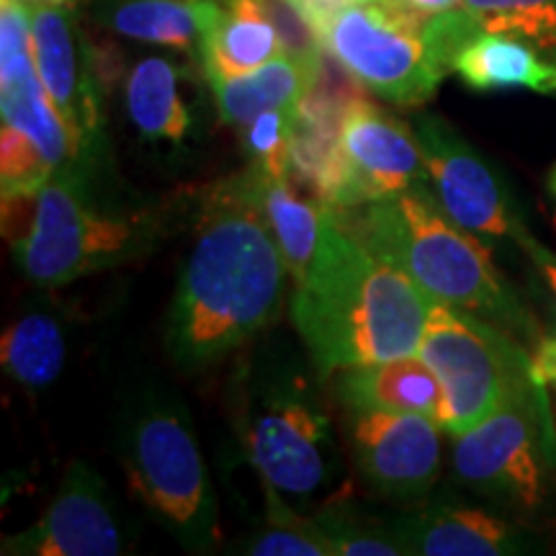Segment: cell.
<instances>
[{"instance_id":"6da1fadb","label":"cell","mask_w":556,"mask_h":556,"mask_svg":"<svg viewBox=\"0 0 556 556\" xmlns=\"http://www.w3.org/2000/svg\"><path fill=\"white\" fill-rule=\"evenodd\" d=\"M289 268L242 170L201 197L197 240L186 255L165 323V348L184 371L219 364L276 323Z\"/></svg>"},{"instance_id":"7a4b0ae2","label":"cell","mask_w":556,"mask_h":556,"mask_svg":"<svg viewBox=\"0 0 556 556\" xmlns=\"http://www.w3.org/2000/svg\"><path fill=\"white\" fill-rule=\"evenodd\" d=\"M109 168L111 160L78 157L31 197L3 201L26 214H3V232L34 287H65L144 258L186 217L178 199L163 204L109 191Z\"/></svg>"},{"instance_id":"3957f363","label":"cell","mask_w":556,"mask_h":556,"mask_svg":"<svg viewBox=\"0 0 556 556\" xmlns=\"http://www.w3.org/2000/svg\"><path fill=\"white\" fill-rule=\"evenodd\" d=\"M433 299L328 214L307 276L291 294V323L317 374L417 356Z\"/></svg>"},{"instance_id":"277c9868","label":"cell","mask_w":556,"mask_h":556,"mask_svg":"<svg viewBox=\"0 0 556 556\" xmlns=\"http://www.w3.org/2000/svg\"><path fill=\"white\" fill-rule=\"evenodd\" d=\"M336 219L433 302L475 312L531 348L541 325L500 274L492 248L448 217L430 186L340 208Z\"/></svg>"},{"instance_id":"5b68a950","label":"cell","mask_w":556,"mask_h":556,"mask_svg":"<svg viewBox=\"0 0 556 556\" xmlns=\"http://www.w3.org/2000/svg\"><path fill=\"white\" fill-rule=\"evenodd\" d=\"M309 356L270 338L235 368V430L255 471L299 503L338 495L340 451Z\"/></svg>"},{"instance_id":"8992f818","label":"cell","mask_w":556,"mask_h":556,"mask_svg":"<svg viewBox=\"0 0 556 556\" xmlns=\"http://www.w3.org/2000/svg\"><path fill=\"white\" fill-rule=\"evenodd\" d=\"M116 456L139 503L186 552L219 546V507L189 407L163 387L137 392L119 415Z\"/></svg>"},{"instance_id":"52a82bcc","label":"cell","mask_w":556,"mask_h":556,"mask_svg":"<svg viewBox=\"0 0 556 556\" xmlns=\"http://www.w3.org/2000/svg\"><path fill=\"white\" fill-rule=\"evenodd\" d=\"M548 402L546 387L536 381L454 435L456 482L516 518L546 516L556 500V428Z\"/></svg>"},{"instance_id":"ba28073f","label":"cell","mask_w":556,"mask_h":556,"mask_svg":"<svg viewBox=\"0 0 556 556\" xmlns=\"http://www.w3.org/2000/svg\"><path fill=\"white\" fill-rule=\"evenodd\" d=\"M443 387L441 428L462 435L536 384L531 348L475 312L433 302L420 351Z\"/></svg>"},{"instance_id":"9c48e42d","label":"cell","mask_w":556,"mask_h":556,"mask_svg":"<svg viewBox=\"0 0 556 556\" xmlns=\"http://www.w3.org/2000/svg\"><path fill=\"white\" fill-rule=\"evenodd\" d=\"M426 18L402 0H353L319 26V41L368 93L422 106L446 78L430 58Z\"/></svg>"},{"instance_id":"30bf717a","label":"cell","mask_w":556,"mask_h":556,"mask_svg":"<svg viewBox=\"0 0 556 556\" xmlns=\"http://www.w3.org/2000/svg\"><path fill=\"white\" fill-rule=\"evenodd\" d=\"M413 127L426 155L430 189L448 217L490 248H518L531 229L503 173L441 116L417 114Z\"/></svg>"},{"instance_id":"8fae6325","label":"cell","mask_w":556,"mask_h":556,"mask_svg":"<svg viewBox=\"0 0 556 556\" xmlns=\"http://www.w3.org/2000/svg\"><path fill=\"white\" fill-rule=\"evenodd\" d=\"M31 11L34 62L41 86L80 144V157L111 160L103 135V78L75 5L26 0Z\"/></svg>"},{"instance_id":"7c38bea8","label":"cell","mask_w":556,"mask_h":556,"mask_svg":"<svg viewBox=\"0 0 556 556\" xmlns=\"http://www.w3.org/2000/svg\"><path fill=\"white\" fill-rule=\"evenodd\" d=\"M438 420L417 413L345 409L348 454L368 492L400 503L428 497L443 469Z\"/></svg>"},{"instance_id":"4fadbf2b","label":"cell","mask_w":556,"mask_h":556,"mask_svg":"<svg viewBox=\"0 0 556 556\" xmlns=\"http://www.w3.org/2000/svg\"><path fill=\"white\" fill-rule=\"evenodd\" d=\"M0 193L26 199L80 157V144L39 73L0 83Z\"/></svg>"},{"instance_id":"5bb4252c","label":"cell","mask_w":556,"mask_h":556,"mask_svg":"<svg viewBox=\"0 0 556 556\" xmlns=\"http://www.w3.org/2000/svg\"><path fill=\"white\" fill-rule=\"evenodd\" d=\"M340 155L348 180L343 208L430 186L426 155L413 122H402L361 96L348 103L343 114Z\"/></svg>"},{"instance_id":"9a60e30c","label":"cell","mask_w":556,"mask_h":556,"mask_svg":"<svg viewBox=\"0 0 556 556\" xmlns=\"http://www.w3.org/2000/svg\"><path fill=\"white\" fill-rule=\"evenodd\" d=\"M124 528L109 486L86 462H73L60 479L50 507L37 523L3 541L13 556H116Z\"/></svg>"},{"instance_id":"2e32d148","label":"cell","mask_w":556,"mask_h":556,"mask_svg":"<svg viewBox=\"0 0 556 556\" xmlns=\"http://www.w3.org/2000/svg\"><path fill=\"white\" fill-rule=\"evenodd\" d=\"M405 556H516L533 548L531 533L482 507L430 503L392 518Z\"/></svg>"},{"instance_id":"e0dca14e","label":"cell","mask_w":556,"mask_h":556,"mask_svg":"<svg viewBox=\"0 0 556 556\" xmlns=\"http://www.w3.org/2000/svg\"><path fill=\"white\" fill-rule=\"evenodd\" d=\"M330 379L332 394L343 409H389V413H417L441 420L443 387L433 368L420 356L348 366Z\"/></svg>"},{"instance_id":"ac0fdd59","label":"cell","mask_w":556,"mask_h":556,"mask_svg":"<svg viewBox=\"0 0 556 556\" xmlns=\"http://www.w3.org/2000/svg\"><path fill=\"white\" fill-rule=\"evenodd\" d=\"M214 9V0H88V16L101 29L197 60Z\"/></svg>"},{"instance_id":"d6986e66","label":"cell","mask_w":556,"mask_h":556,"mask_svg":"<svg viewBox=\"0 0 556 556\" xmlns=\"http://www.w3.org/2000/svg\"><path fill=\"white\" fill-rule=\"evenodd\" d=\"M325 54L319 60L278 54L266 65L248 70V73L206 80L217 103L219 119L240 129L263 111L299 106L317 83Z\"/></svg>"},{"instance_id":"ffe728a7","label":"cell","mask_w":556,"mask_h":556,"mask_svg":"<svg viewBox=\"0 0 556 556\" xmlns=\"http://www.w3.org/2000/svg\"><path fill=\"white\" fill-rule=\"evenodd\" d=\"M184 70L165 54H144L127 70L124 106L139 137L152 144H184L193 135V111L184 99Z\"/></svg>"},{"instance_id":"44dd1931","label":"cell","mask_w":556,"mask_h":556,"mask_svg":"<svg viewBox=\"0 0 556 556\" xmlns=\"http://www.w3.org/2000/svg\"><path fill=\"white\" fill-rule=\"evenodd\" d=\"M253 173V191L270 232L281 248L289 276L302 281L315 261L319 240L330 208L317 199L299 197L294 184L287 176H270L258 165H248Z\"/></svg>"},{"instance_id":"7402d4cb","label":"cell","mask_w":556,"mask_h":556,"mask_svg":"<svg viewBox=\"0 0 556 556\" xmlns=\"http://www.w3.org/2000/svg\"><path fill=\"white\" fill-rule=\"evenodd\" d=\"M454 73L471 90L526 88L541 96H556V65L541 58L523 41L503 34H479L471 39L454 62Z\"/></svg>"},{"instance_id":"603a6c76","label":"cell","mask_w":556,"mask_h":556,"mask_svg":"<svg viewBox=\"0 0 556 556\" xmlns=\"http://www.w3.org/2000/svg\"><path fill=\"white\" fill-rule=\"evenodd\" d=\"M67 361V330L58 312L34 307L18 315L0 338V364L18 387L45 389Z\"/></svg>"},{"instance_id":"cb8c5ba5","label":"cell","mask_w":556,"mask_h":556,"mask_svg":"<svg viewBox=\"0 0 556 556\" xmlns=\"http://www.w3.org/2000/svg\"><path fill=\"white\" fill-rule=\"evenodd\" d=\"M263 482L266 492V518L258 528L235 541L229 552L248 556H332L328 539L319 531L315 516H302L283 503L274 484Z\"/></svg>"},{"instance_id":"d4e9b609","label":"cell","mask_w":556,"mask_h":556,"mask_svg":"<svg viewBox=\"0 0 556 556\" xmlns=\"http://www.w3.org/2000/svg\"><path fill=\"white\" fill-rule=\"evenodd\" d=\"M482 31L503 34L556 65V0H464Z\"/></svg>"},{"instance_id":"484cf974","label":"cell","mask_w":556,"mask_h":556,"mask_svg":"<svg viewBox=\"0 0 556 556\" xmlns=\"http://www.w3.org/2000/svg\"><path fill=\"white\" fill-rule=\"evenodd\" d=\"M312 516L328 539L332 556H405L392 531V520L364 516L343 503H325L323 510Z\"/></svg>"},{"instance_id":"4316f807","label":"cell","mask_w":556,"mask_h":556,"mask_svg":"<svg viewBox=\"0 0 556 556\" xmlns=\"http://www.w3.org/2000/svg\"><path fill=\"white\" fill-rule=\"evenodd\" d=\"M299 106L270 109L240 127V144L250 165H258L270 176L289 178V150L296 127Z\"/></svg>"},{"instance_id":"83f0119b","label":"cell","mask_w":556,"mask_h":556,"mask_svg":"<svg viewBox=\"0 0 556 556\" xmlns=\"http://www.w3.org/2000/svg\"><path fill=\"white\" fill-rule=\"evenodd\" d=\"M531 361L533 374L546 387L548 400L554 402L556 413V328L541 332V338L531 345Z\"/></svg>"},{"instance_id":"f1b7e54d","label":"cell","mask_w":556,"mask_h":556,"mask_svg":"<svg viewBox=\"0 0 556 556\" xmlns=\"http://www.w3.org/2000/svg\"><path fill=\"white\" fill-rule=\"evenodd\" d=\"M518 248L523 250L526 258L531 261V266L536 268L539 281L544 283V289L552 296V304L556 307V253L552 248H546L544 242H539L531 232H526L523 238L518 240Z\"/></svg>"},{"instance_id":"f546056e","label":"cell","mask_w":556,"mask_h":556,"mask_svg":"<svg viewBox=\"0 0 556 556\" xmlns=\"http://www.w3.org/2000/svg\"><path fill=\"white\" fill-rule=\"evenodd\" d=\"M402 3H405L407 9L422 13V16H435V13L458 9V5H462L458 0H402Z\"/></svg>"},{"instance_id":"4dcf8cb0","label":"cell","mask_w":556,"mask_h":556,"mask_svg":"<svg viewBox=\"0 0 556 556\" xmlns=\"http://www.w3.org/2000/svg\"><path fill=\"white\" fill-rule=\"evenodd\" d=\"M546 189L552 197L556 199V163L552 165V170H548V178H546Z\"/></svg>"},{"instance_id":"1f68e13d","label":"cell","mask_w":556,"mask_h":556,"mask_svg":"<svg viewBox=\"0 0 556 556\" xmlns=\"http://www.w3.org/2000/svg\"><path fill=\"white\" fill-rule=\"evenodd\" d=\"M54 3H67V5H75V0H54Z\"/></svg>"},{"instance_id":"d6a6232c","label":"cell","mask_w":556,"mask_h":556,"mask_svg":"<svg viewBox=\"0 0 556 556\" xmlns=\"http://www.w3.org/2000/svg\"><path fill=\"white\" fill-rule=\"evenodd\" d=\"M458 3H464V0H458Z\"/></svg>"}]
</instances>
